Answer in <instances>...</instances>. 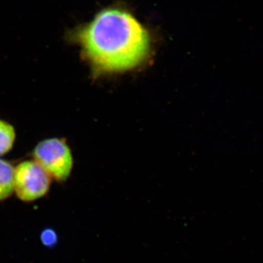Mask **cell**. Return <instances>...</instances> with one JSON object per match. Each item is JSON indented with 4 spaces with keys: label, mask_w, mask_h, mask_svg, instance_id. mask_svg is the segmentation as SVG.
Instances as JSON below:
<instances>
[{
    "label": "cell",
    "mask_w": 263,
    "mask_h": 263,
    "mask_svg": "<svg viewBox=\"0 0 263 263\" xmlns=\"http://www.w3.org/2000/svg\"><path fill=\"white\" fill-rule=\"evenodd\" d=\"M92 70L98 73L136 68L151 51L148 31L133 15L119 8L100 11L89 24L70 33Z\"/></svg>",
    "instance_id": "6da1fadb"
},
{
    "label": "cell",
    "mask_w": 263,
    "mask_h": 263,
    "mask_svg": "<svg viewBox=\"0 0 263 263\" xmlns=\"http://www.w3.org/2000/svg\"><path fill=\"white\" fill-rule=\"evenodd\" d=\"M16 138L15 129L9 122L0 119V157L13 148Z\"/></svg>",
    "instance_id": "5b68a950"
},
{
    "label": "cell",
    "mask_w": 263,
    "mask_h": 263,
    "mask_svg": "<svg viewBox=\"0 0 263 263\" xmlns=\"http://www.w3.org/2000/svg\"><path fill=\"white\" fill-rule=\"evenodd\" d=\"M14 169L8 161L0 159V201L14 193Z\"/></svg>",
    "instance_id": "277c9868"
},
{
    "label": "cell",
    "mask_w": 263,
    "mask_h": 263,
    "mask_svg": "<svg viewBox=\"0 0 263 263\" xmlns=\"http://www.w3.org/2000/svg\"><path fill=\"white\" fill-rule=\"evenodd\" d=\"M51 178L34 160L19 163L14 169V193L24 202H32L49 191Z\"/></svg>",
    "instance_id": "3957f363"
},
{
    "label": "cell",
    "mask_w": 263,
    "mask_h": 263,
    "mask_svg": "<svg viewBox=\"0 0 263 263\" xmlns=\"http://www.w3.org/2000/svg\"><path fill=\"white\" fill-rule=\"evenodd\" d=\"M33 158L51 179L63 182L70 177L73 158L70 147L60 138L40 142L32 152Z\"/></svg>",
    "instance_id": "7a4b0ae2"
},
{
    "label": "cell",
    "mask_w": 263,
    "mask_h": 263,
    "mask_svg": "<svg viewBox=\"0 0 263 263\" xmlns=\"http://www.w3.org/2000/svg\"><path fill=\"white\" fill-rule=\"evenodd\" d=\"M41 239L43 245L47 247H53L57 245L58 236L54 230L47 228L41 233Z\"/></svg>",
    "instance_id": "8992f818"
}]
</instances>
